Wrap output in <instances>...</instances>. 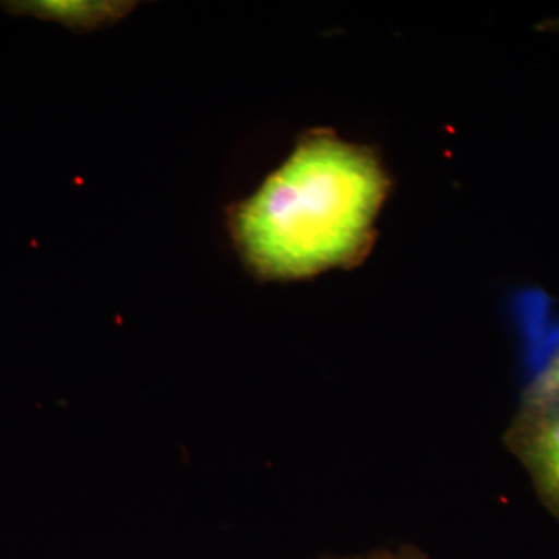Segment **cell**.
Segmentation results:
<instances>
[{
	"instance_id": "cell-3",
	"label": "cell",
	"mask_w": 559,
	"mask_h": 559,
	"mask_svg": "<svg viewBox=\"0 0 559 559\" xmlns=\"http://www.w3.org/2000/svg\"><path fill=\"white\" fill-rule=\"evenodd\" d=\"M22 13L58 21L76 31H94L119 21L132 9L124 2H22L13 3Z\"/></svg>"
},
{
	"instance_id": "cell-2",
	"label": "cell",
	"mask_w": 559,
	"mask_h": 559,
	"mask_svg": "<svg viewBox=\"0 0 559 559\" xmlns=\"http://www.w3.org/2000/svg\"><path fill=\"white\" fill-rule=\"evenodd\" d=\"M503 444L527 471L544 509L559 524V400H524Z\"/></svg>"
},
{
	"instance_id": "cell-7",
	"label": "cell",
	"mask_w": 559,
	"mask_h": 559,
	"mask_svg": "<svg viewBox=\"0 0 559 559\" xmlns=\"http://www.w3.org/2000/svg\"><path fill=\"white\" fill-rule=\"evenodd\" d=\"M549 28H554V31H559V21L551 22V24H549Z\"/></svg>"
},
{
	"instance_id": "cell-4",
	"label": "cell",
	"mask_w": 559,
	"mask_h": 559,
	"mask_svg": "<svg viewBox=\"0 0 559 559\" xmlns=\"http://www.w3.org/2000/svg\"><path fill=\"white\" fill-rule=\"evenodd\" d=\"M524 400H559V349L547 366L539 371L527 389Z\"/></svg>"
},
{
	"instance_id": "cell-5",
	"label": "cell",
	"mask_w": 559,
	"mask_h": 559,
	"mask_svg": "<svg viewBox=\"0 0 559 559\" xmlns=\"http://www.w3.org/2000/svg\"><path fill=\"white\" fill-rule=\"evenodd\" d=\"M389 559H430L428 555L423 554L417 547L403 546L396 551H389Z\"/></svg>"
},
{
	"instance_id": "cell-6",
	"label": "cell",
	"mask_w": 559,
	"mask_h": 559,
	"mask_svg": "<svg viewBox=\"0 0 559 559\" xmlns=\"http://www.w3.org/2000/svg\"><path fill=\"white\" fill-rule=\"evenodd\" d=\"M359 559H389V551H378V554L369 555Z\"/></svg>"
},
{
	"instance_id": "cell-1",
	"label": "cell",
	"mask_w": 559,
	"mask_h": 559,
	"mask_svg": "<svg viewBox=\"0 0 559 559\" xmlns=\"http://www.w3.org/2000/svg\"><path fill=\"white\" fill-rule=\"evenodd\" d=\"M385 191L388 179L370 153L311 132L252 197L230 209L231 238L260 278L312 277L362 255Z\"/></svg>"
}]
</instances>
